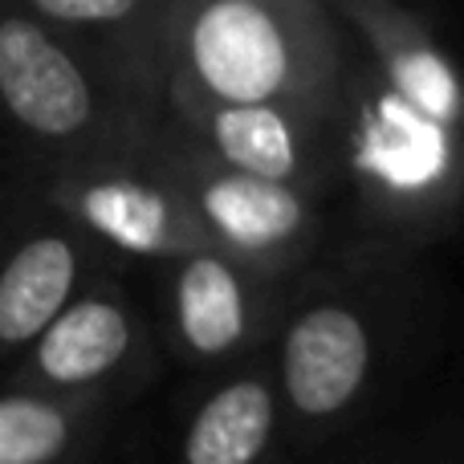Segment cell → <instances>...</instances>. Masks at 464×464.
<instances>
[{
    "label": "cell",
    "instance_id": "8",
    "mask_svg": "<svg viewBox=\"0 0 464 464\" xmlns=\"http://www.w3.org/2000/svg\"><path fill=\"white\" fill-rule=\"evenodd\" d=\"M160 322L139 305L119 273L90 285L21 359L5 383L62 395H119L135 403L163 362Z\"/></svg>",
    "mask_w": 464,
    "mask_h": 464
},
{
    "label": "cell",
    "instance_id": "14",
    "mask_svg": "<svg viewBox=\"0 0 464 464\" xmlns=\"http://www.w3.org/2000/svg\"><path fill=\"white\" fill-rule=\"evenodd\" d=\"M16 8L62 33H114L127 37L139 65L160 90V24L168 0H16ZM163 102V90H160Z\"/></svg>",
    "mask_w": 464,
    "mask_h": 464
},
{
    "label": "cell",
    "instance_id": "9",
    "mask_svg": "<svg viewBox=\"0 0 464 464\" xmlns=\"http://www.w3.org/2000/svg\"><path fill=\"white\" fill-rule=\"evenodd\" d=\"M163 122L196 151L248 176L281 179L314 196H326L343 179V111L168 98Z\"/></svg>",
    "mask_w": 464,
    "mask_h": 464
},
{
    "label": "cell",
    "instance_id": "2",
    "mask_svg": "<svg viewBox=\"0 0 464 464\" xmlns=\"http://www.w3.org/2000/svg\"><path fill=\"white\" fill-rule=\"evenodd\" d=\"M338 16L261 0H168L160 90L196 102H294L343 111L346 53Z\"/></svg>",
    "mask_w": 464,
    "mask_h": 464
},
{
    "label": "cell",
    "instance_id": "7",
    "mask_svg": "<svg viewBox=\"0 0 464 464\" xmlns=\"http://www.w3.org/2000/svg\"><path fill=\"white\" fill-rule=\"evenodd\" d=\"M163 155L208 245L225 248L237 261L269 277L289 281L302 277L326 253L322 248V200L326 196L228 168L171 135L168 122H163Z\"/></svg>",
    "mask_w": 464,
    "mask_h": 464
},
{
    "label": "cell",
    "instance_id": "5",
    "mask_svg": "<svg viewBox=\"0 0 464 464\" xmlns=\"http://www.w3.org/2000/svg\"><path fill=\"white\" fill-rule=\"evenodd\" d=\"M41 196L119 256L163 265L208 245L163 155V114L45 168Z\"/></svg>",
    "mask_w": 464,
    "mask_h": 464
},
{
    "label": "cell",
    "instance_id": "4",
    "mask_svg": "<svg viewBox=\"0 0 464 464\" xmlns=\"http://www.w3.org/2000/svg\"><path fill=\"white\" fill-rule=\"evenodd\" d=\"M0 94L45 168L163 114L114 57L94 62L24 8L0 21Z\"/></svg>",
    "mask_w": 464,
    "mask_h": 464
},
{
    "label": "cell",
    "instance_id": "11",
    "mask_svg": "<svg viewBox=\"0 0 464 464\" xmlns=\"http://www.w3.org/2000/svg\"><path fill=\"white\" fill-rule=\"evenodd\" d=\"M168 464H294L273 351L245 367L192 379Z\"/></svg>",
    "mask_w": 464,
    "mask_h": 464
},
{
    "label": "cell",
    "instance_id": "6",
    "mask_svg": "<svg viewBox=\"0 0 464 464\" xmlns=\"http://www.w3.org/2000/svg\"><path fill=\"white\" fill-rule=\"evenodd\" d=\"M294 281L269 277L217 245L155 265L163 346L192 379L245 367L273 351Z\"/></svg>",
    "mask_w": 464,
    "mask_h": 464
},
{
    "label": "cell",
    "instance_id": "16",
    "mask_svg": "<svg viewBox=\"0 0 464 464\" xmlns=\"http://www.w3.org/2000/svg\"><path fill=\"white\" fill-rule=\"evenodd\" d=\"M261 5H277L289 8V13H305V16H334V8L326 0H261Z\"/></svg>",
    "mask_w": 464,
    "mask_h": 464
},
{
    "label": "cell",
    "instance_id": "13",
    "mask_svg": "<svg viewBox=\"0 0 464 464\" xmlns=\"http://www.w3.org/2000/svg\"><path fill=\"white\" fill-rule=\"evenodd\" d=\"M130 400L62 395L5 383L0 392V464H98Z\"/></svg>",
    "mask_w": 464,
    "mask_h": 464
},
{
    "label": "cell",
    "instance_id": "12",
    "mask_svg": "<svg viewBox=\"0 0 464 464\" xmlns=\"http://www.w3.org/2000/svg\"><path fill=\"white\" fill-rule=\"evenodd\" d=\"M343 29L367 49V62L387 86L428 114L464 130V73L436 41L428 21L400 0H326Z\"/></svg>",
    "mask_w": 464,
    "mask_h": 464
},
{
    "label": "cell",
    "instance_id": "1",
    "mask_svg": "<svg viewBox=\"0 0 464 464\" xmlns=\"http://www.w3.org/2000/svg\"><path fill=\"white\" fill-rule=\"evenodd\" d=\"M432 305L416 248L371 237L326 248L294 281L273 338L294 464H330L359 440L424 343Z\"/></svg>",
    "mask_w": 464,
    "mask_h": 464
},
{
    "label": "cell",
    "instance_id": "3",
    "mask_svg": "<svg viewBox=\"0 0 464 464\" xmlns=\"http://www.w3.org/2000/svg\"><path fill=\"white\" fill-rule=\"evenodd\" d=\"M343 179L371 240L424 253L464 208V130L428 114L371 65L346 70Z\"/></svg>",
    "mask_w": 464,
    "mask_h": 464
},
{
    "label": "cell",
    "instance_id": "10",
    "mask_svg": "<svg viewBox=\"0 0 464 464\" xmlns=\"http://www.w3.org/2000/svg\"><path fill=\"white\" fill-rule=\"evenodd\" d=\"M119 253L57 212L41 192L37 204L16 212L0 265V354L8 367L90 285L119 273Z\"/></svg>",
    "mask_w": 464,
    "mask_h": 464
},
{
    "label": "cell",
    "instance_id": "15",
    "mask_svg": "<svg viewBox=\"0 0 464 464\" xmlns=\"http://www.w3.org/2000/svg\"><path fill=\"white\" fill-rule=\"evenodd\" d=\"M330 464H464V420L359 436Z\"/></svg>",
    "mask_w": 464,
    "mask_h": 464
}]
</instances>
